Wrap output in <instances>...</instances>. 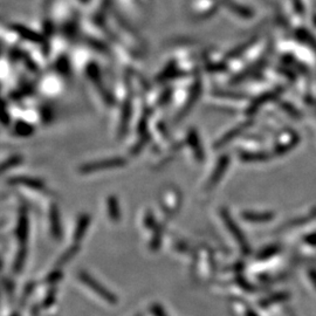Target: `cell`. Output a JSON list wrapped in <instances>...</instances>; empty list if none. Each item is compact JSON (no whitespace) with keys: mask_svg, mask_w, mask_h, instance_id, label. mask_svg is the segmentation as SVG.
<instances>
[{"mask_svg":"<svg viewBox=\"0 0 316 316\" xmlns=\"http://www.w3.org/2000/svg\"><path fill=\"white\" fill-rule=\"evenodd\" d=\"M79 278L87 287L91 288L93 292L97 294V295L100 296L101 299H103L104 301L109 302L111 305H114V303L117 302V297L114 295L113 293H110L104 286H102L100 283H97V280H95L94 278H92L88 273H86V272H80Z\"/></svg>","mask_w":316,"mask_h":316,"instance_id":"cell-1","label":"cell"},{"mask_svg":"<svg viewBox=\"0 0 316 316\" xmlns=\"http://www.w3.org/2000/svg\"><path fill=\"white\" fill-rule=\"evenodd\" d=\"M125 164H126L125 158H121V157L108 158V159L98 160V162L85 164V165H82L81 168H80V171L82 173H92V172L102 171V170L119 168V166L125 165Z\"/></svg>","mask_w":316,"mask_h":316,"instance_id":"cell-2","label":"cell"},{"mask_svg":"<svg viewBox=\"0 0 316 316\" xmlns=\"http://www.w3.org/2000/svg\"><path fill=\"white\" fill-rule=\"evenodd\" d=\"M221 217H222V219H224L225 224L227 225L228 231H230L231 233H232V235H233L235 239H237L238 244H239L240 246H241V249H243L244 251L249 250V246H247L246 239H245L244 234L241 233L239 228H238V226L235 225V222H233V221H232L230 215H228V213L226 212V211H222V212H221Z\"/></svg>","mask_w":316,"mask_h":316,"instance_id":"cell-3","label":"cell"},{"mask_svg":"<svg viewBox=\"0 0 316 316\" xmlns=\"http://www.w3.org/2000/svg\"><path fill=\"white\" fill-rule=\"evenodd\" d=\"M228 163H230V159H228L227 156H222L221 159H219L218 164H217V168L215 171H213L212 176H211L210 181L207 182V190H210V189H212L215 185L218 184V182L221 181L222 175H224L226 169H227L228 166Z\"/></svg>","mask_w":316,"mask_h":316,"instance_id":"cell-4","label":"cell"},{"mask_svg":"<svg viewBox=\"0 0 316 316\" xmlns=\"http://www.w3.org/2000/svg\"><path fill=\"white\" fill-rule=\"evenodd\" d=\"M8 183L12 185H25V187L33 189L35 191H45L46 188L43 185L42 182L38 181L34 178H27V177H14L12 178Z\"/></svg>","mask_w":316,"mask_h":316,"instance_id":"cell-5","label":"cell"},{"mask_svg":"<svg viewBox=\"0 0 316 316\" xmlns=\"http://www.w3.org/2000/svg\"><path fill=\"white\" fill-rule=\"evenodd\" d=\"M89 224H91V218H89V216L88 215L81 216V218H80L79 221H77V226L75 231H74V235H73L74 241H75L76 244L83 238V235H85Z\"/></svg>","mask_w":316,"mask_h":316,"instance_id":"cell-6","label":"cell"},{"mask_svg":"<svg viewBox=\"0 0 316 316\" xmlns=\"http://www.w3.org/2000/svg\"><path fill=\"white\" fill-rule=\"evenodd\" d=\"M51 228H52V233L54 235V238L57 239H60L61 238V226H60V217H59V211L57 209V206L52 205L51 207Z\"/></svg>","mask_w":316,"mask_h":316,"instance_id":"cell-7","label":"cell"},{"mask_svg":"<svg viewBox=\"0 0 316 316\" xmlns=\"http://www.w3.org/2000/svg\"><path fill=\"white\" fill-rule=\"evenodd\" d=\"M189 142H190V145H191L192 150H193L194 155H196L197 159L199 160V162H203V160H204L203 148H201V145H200V142H199V138H198V135L193 131V130H192L190 134H189Z\"/></svg>","mask_w":316,"mask_h":316,"instance_id":"cell-8","label":"cell"},{"mask_svg":"<svg viewBox=\"0 0 316 316\" xmlns=\"http://www.w3.org/2000/svg\"><path fill=\"white\" fill-rule=\"evenodd\" d=\"M108 215H109V218L111 221H120V207L115 197H109V199H108Z\"/></svg>","mask_w":316,"mask_h":316,"instance_id":"cell-9","label":"cell"},{"mask_svg":"<svg viewBox=\"0 0 316 316\" xmlns=\"http://www.w3.org/2000/svg\"><path fill=\"white\" fill-rule=\"evenodd\" d=\"M27 234H29V222L25 215H21L19 225H18V238H19L20 243L25 245L27 240Z\"/></svg>","mask_w":316,"mask_h":316,"instance_id":"cell-10","label":"cell"},{"mask_svg":"<svg viewBox=\"0 0 316 316\" xmlns=\"http://www.w3.org/2000/svg\"><path fill=\"white\" fill-rule=\"evenodd\" d=\"M243 217L249 221H267L273 218L271 213H244Z\"/></svg>","mask_w":316,"mask_h":316,"instance_id":"cell-11","label":"cell"},{"mask_svg":"<svg viewBox=\"0 0 316 316\" xmlns=\"http://www.w3.org/2000/svg\"><path fill=\"white\" fill-rule=\"evenodd\" d=\"M76 252H77V246H76V245H75V246H72L70 249H68L67 252H64L63 255L61 256L60 259H59L58 266H63V265H64V263H67L70 259L73 258L74 255H75Z\"/></svg>","mask_w":316,"mask_h":316,"instance_id":"cell-12","label":"cell"},{"mask_svg":"<svg viewBox=\"0 0 316 316\" xmlns=\"http://www.w3.org/2000/svg\"><path fill=\"white\" fill-rule=\"evenodd\" d=\"M25 259H26V251H25V249H23L20 250L19 253H18L17 259H15L14 261V272L19 273L25 263Z\"/></svg>","mask_w":316,"mask_h":316,"instance_id":"cell-13","label":"cell"},{"mask_svg":"<svg viewBox=\"0 0 316 316\" xmlns=\"http://www.w3.org/2000/svg\"><path fill=\"white\" fill-rule=\"evenodd\" d=\"M241 158L243 160H246V162H255V160H265L267 156L265 154H243L241 155Z\"/></svg>","mask_w":316,"mask_h":316,"instance_id":"cell-14","label":"cell"},{"mask_svg":"<svg viewBox=\"0 0 316 316\" xmlns=\"http://www.w3.org/2000/svg\"><path fill=\"white\" fill-rule=\"evenodd\" d=\"M20 163H21V157L20 156H13V157L8 158L7 160H5V162L2 163L1 169H2V171H6L7 169L12 168V166L18 165V164H20Z\"/></svg>","mask_w":316,"mask_h":316,"instance_id":"cell-15","label":"cell"},{"mask_svg":"<svg viewBox=\"0 0 316 316\" xmlns=\"http://www.w3.org/2000/svg\"><path fill=\"white\" fill-rule=\"evenodd\" d=\"M160 238H162V231H160L159 228H157L156 232H155L154 239H153V241H151V247H153V250H156L157 247L159 246Z\"/></svg>","mask_w":316,"mask_h":316,"instance_id":"cell-16","label":"cell"},{"mask_svg":"<svg viewBox=\"0 0 316 316\" xmlns=\"http://www.w3.org/2000/svg\"><path fill=\"white\" fill-rule=\"evenodd\" d=\"M61 277V273H60V271H57V272H53V273L49 275V278H48V280L49 281H53V283H55V281H58L59 279H60Z\"/></svg>","mask_w":316,"mask_h":316,"instance_id":"cell-17","label":"cell"}]
</instances>
